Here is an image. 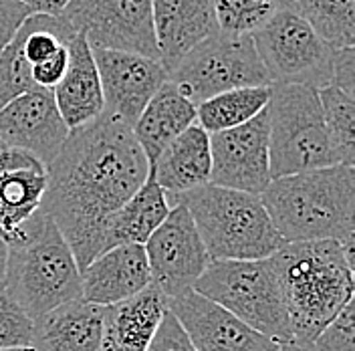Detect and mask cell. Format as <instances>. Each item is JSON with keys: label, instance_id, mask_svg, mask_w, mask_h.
<instances>
[{"label": "cell", "instance_id": "obj_1", "mask_svg": "<svg viewBox=\"0 0 355 351\" xmlns=\"http://www.w3.org/2000/svg\"><path fill=\"white\" fill-rule=\"evenodd\" d=\"M44 170L46 190L41 208L57 224L83 271L101 255L107 220L141 188L150 164L132 128L101 115L71 130Z\"/></svg>", "mask_w": 355, "mask_h": 351}, {"label": "cell", "instance_id": "obj_2", "mask_svg": "<svg viewBox=\"0 0 355 351\" xmlns=\"http://www.w3.org/2000/svg\"><path fill=\"white\" fill-rule=\"evenodd\" d=\"M261 200L285 242L335 241L354 259V168L329 166L277 178Z\"/></svg>", "mask_w": 355, "mask_h": 351}, {"label": "cell", "instance_id": "obj_3", "mask_svg": "<svg viewBox=\"0 0 355 351\" xmlns=\"http://www.w3.org/2000/svg\"><path fill=\"white\" fill-rule=\"evenodd\" d=\"M293 341L313 343L354 301L355 261L335 241L285 242L272 257Z\"/></svg>", "mask_w": 355, "mask_h": 351}, {"label": "cell", "instance_id": "obj_4", "mask_svg": "<svg viewBox=\"0 0 355 351\" xmlns=\"http://www.w3.org/2000/svg\"><path fill=\"white\" fill-rule=\"evenodd\" d=\"M2 291L35 321L81 299V271L53 219L39 208L8 239Z\"/></svg>", "mask_w": 355, "mask_h": 351}, {"label": "cell", "instance_id": "obj_5", "mask_svg": "<svg viewBox=\"0 0 355 351\" xmlns=\"http://www.w3.org/2000/svg\"><path fill=\"white\" fill-rule=\"evenodd\" d=\"M174 204L188 208L210 261H263L285 244L261 196L206 184Z\"/></svg>", "mask_w": 355, "mask_h": 351}, {"label": "cell", "instance_id": "obj_6", "mask_svg": "<svg viewBox=\"0 0 355 351\" xmlns=\"http://www.w3.org/2000/svg\"><path fill=\"white\" fill-rule=\"evenodd\" d=\"M266 111L272 180L339 166L325 130L317 89L270 85Z\"/></svg>", "mask_w": 355, "mask_h": 351}, {"label": "cell", "instance_id": "obj_7", "mask_svg": "<svg viewBox=\"0 0 355 351\" xmlns=\"http://www.w3.org/2000/svg\"><path fill=\"white\" fill-rule=\"evenodd\" d=\"M194 291L266 337L279 343L293 341L283 293L270 259L212 261L196 281Z\"/></svg>", "mask_w": 355, "mask_h": 351}, {"label": "cell", "instance_id": "obj_8", "mask_svg": "<svg viewBox=\"0 0 355 351\" xmlns=\"http://www.w3.org/2000/svg\"><path fill=\"white\" fill-rule=\"evenodd\" d=\"M166 75L194 105L230 89L270 87L252 37L220 31L190 49Z\"/></svg>", "mask_w": 355, "mask_h": 351}, {"label": "cell", "instance_id": "obj_9", "mask_svg": "<svg viewBox=\"0 0 355 351\" xmlns=\"http://www.w3.org/2000/svg\"><path fill=\"white\" fill-rule=\"evenodd\" d=\"M252 41L270 85H305L317 91L331 85L335 49L285 4L252 35Z\"/></svg>", "mask_w": 355, "mask_h": 351}, {"label": "cell", "instance_id": "obj_10", "mask_svg": "<svg viewBox=\"0 0 355 351\" xmlns=\"http://www.w3.org/2000/svg\"><path fill=\"white\" fill-rule=\"evenodd\" d=\"M91 49L137 53L159 61L152 0H71L61 12Z\"/></svg>", "mask_w": 355, "mask_h": 351}, {"label": "cell", "instance_id": "obj_11", "mask_svg": "<svg viewBox=\"0 0 355 351\" xmlns=\"http://www.w3.org/2000/svg\"><path fill=\"white\" fill-rule=\"evenodd\" d=\"M150 279L168 301L194 291V285L212 263L196 224L184 204H174L166 220L144 244Z\"/></svg>", "mask_w": 355, "mask_h": 351}, {"label": "cell", "instance_id": "obj_12", "mask_svg": "<svg viewBox=\"0 0 355 351\" xmlns=\"http://www.w3.org/2000/svg\"><path fill=\"white\" fill-rule=\"evenodd\" d=\"M210 184L261 196L272 182L268 157V111L239 128L210 135Z\"/></svg>", "mask_w": 355, "mask_h": 351}, {"label": "cell", "instance_id": "obj_13", "mask_svg": "<svg viewBox=\"0 0 355 351\" xmlns=\"http://www.w3.org/2000/svg\"><path fill=\"white\" fill-rule=\"evenodd\" d=\"M101 79L103 115L133 128L150 99L168 81L159 61L137 53L91 49Z\"/></svg>", "mask_w": 355, "mask_h": 351}, {"label": "cell", "instance_id": "obj_14", "mask_svg": "<svg viewBox=\"0 0 355 351\" xmlns=\"http://www.w3.org/2000/svg\"><path fill=\"white\" fill-rule=\"evenodd\" d=\"M168 309L196 351H277L281 345L196 291L170 299Z\"/></svg>", "mask_w": 355, "mask_h": 351}, {"label": "cell", "instance_id": "obj_15", "mask_svg": "<svg viewBox=\"0 0 355 351\" xmlns=\"http://www.w3.org/2000/svg\"><path fill=\"white\" fill-rule=\"evenodd\" d=\"M69 132L51 91L35 89L0 108V139L43 166L57 155Z\"/></svg>", "mask_w": 355, "mask_h": 351}, {"label": "cell", "instance_id": "obj_16", "mask_svg": "<svg viewBox=\"0 0 355 351\" xmlns=\"http://www.w3.org/2000/svg\"><path fill=\"white\" fill-rule=\"evenodd\" d=\"M150 285V264L141 244L113 246L81 271V299L97 307L128 301Z\"/></svg>", "mask_w": 355, "mask_h": 351}, {"label": "cell", "instance_id": "obj_17", "mask_svg": "<svg viewBox=\"0 0 355 351\" xmlns=\"http://www.w3.org/2000/svg\"><path fill=\"white\" fill-rule=\"evenodd\" d=\"M152 21L166 73L190 49L218 33L214 0H152Z\"/></svg>", "mask_w": 355, "mask_h": 351}, {"label": "cell", "instance_id": "obj_18", "mask_svg": "<svg viewBox=\"0 0 355 351\" xmlns=\"http://www.w3.org/2000/svg\"><path fill=\"white\" fill-rule=\"evenodd\" d=\"M46 170L17 148L0 152V237L8 241L43 204Z\"/></svg>", "mask_w": 355, "mask_h": 351}, {"label": "cell", "instance_id": "obj_19", "mask_svg": "<svg viewBox=\"0 0 355 351\" xmlns=\"http://www.w3.org/2000/svg\"><path fill=\"white\" fill-rule=\"evenodd\" d=\"M53 97L69 130L83 128L103 115L101 79L83 33H77L69 43L67 71L53 89Z\"/></svg>", "mask_w": 355, "mask_h": 351}, {"label": "cell", "instance_id": "obj_20", "mask_svg": "<svg viewBox=\"0 0 355 351\" xmlns=\"http://www.w3.org/2000/svg\"><path fill=\"white\" fill-rule=\"evenodd\" d=\"M166 311L168 299L152 285L128 301L103 307L101 351H146Z\"/></svg>", "mask_w": 355, "mask_h": 351}, {"label": "cell", "instance_id": "obj_21", "mask_svg": "<svg viewBox=\"0 0 355 351\" xmlns=\"http://www.w3.org/2000/svg\"><path fill=\"white\" fill-rule=\"evenodd\" d=\"M150 170L172 206L178 196L210 184V135L198 123L190 126L159 154Z\"/></svg>", "mask_w": 355, "mask_h": 351}, {"label": "cell", "instance_id": "obj_22", "mask_svg": "<svg viewBox=\"0 0 355 351\" xmlns=\"http://www.w3.org/2000/svg\"><path fill=\"white\" fill-rule=\"evenodd\" d=\"M103 307L69 301L33 321V351H101Z\"/></svg>", "mask_w": 355, "mask_h": 351}, {"label": "cell", "instance_id": "obj_23", "mask_svg": "<svg viewBox=\"0 0 355 351\" xmlns=\"http://www.w3.org/2000/svg\"><path fill=\"white\" fill-rule=\"evenodd\" d=\"M194 123L196 105L172 81H166L141 111L132 132L148 164L154 166L159 154Z\"/></svg>", "mask_w": 355, "mask_h": 351}, {"label": "cell", "instance_id": "obj_24", "mask_svg": "<svg viewBox=\"0 0 355 351\" xmlns=\"http://www.w3.org/2000/svg\"><path fill=\"white\" fill-rule=\"evenodd\" d=\"M170 208L172 206L166 192L157 186L150 170L141 188L107 220L101 237V252L121 244L144 246L154 234L155 228L166 220Z\"/></svg>", "mask_w": 355, "mask_h": 351}, {"label": "cell", "instance_id": "obj_25", "mask_svg": "<svg viewBox=\"0 0 355 351\" xmlns=\"http://www.w3.org/2000/svg\"><path fill=\"white\" fill-rule=\"evenodd\" d=\"M270 87H239L196 105V123L208 135L239 128L268 105Z\"/></svg>", "mask_w": 355, "mask_h": 351}, {"label": "cell", "instance_id": "obj_26", "mask_svg": "<svg viewBox=\"0 0 355 351\" xmlns=\"http://www.w3.org/2000/svg\"><path fill=\"white\" fill-rule=\"evenodd\" d=\"M283 4L309 22L333 49L354 46L355 0H283Z\"/></svg>", "mask_w": 355, "mask_h": 351}, {"label": "cell", "instance_id": "obj_27", "mask_svg": "<svg viewBox=\"0 0 355 351\" xmlns=\"http://www.w3.org/2000/svg\"><path fill=\"white\" fill-rule=\"evenodd\" d=\"M325 130L339 166L354 168L355 162V99L333 85L319 89Z\"/></svg>", "mask_w": 355, "mask_h": 351}, {"label": "cell", "instance_id": "obj_28", "mask_svg": "<svg viewBox=\"0 0 355 351\" xmlns=\"http://www.w3.org/2000/svg\"><path fill=\"white\" fill-rule=\"evenodd\" d=\"M283 0H214L218 31L224 35H254L279 10Z\"/></svg>", "mask_w": 355, "mask_h": 351}, {"label": "cell", "instance_id": "obj_29", "mask_svg": "<svg viewBox=\"0 0 355 351\" xmlns=\"http://www.w3.org/2000/svg\"><path fill=\"white\" fill-rule=\"evenodd\" d=\"M33 319L0 289V350L31 348Z\"/></svg>", "mask_w": 355, "mask_h": 351}, {"label": "cell", "instance_id": "obj_30", "mask_svg": "<svg viewBox=\"0 0 355 351\" xmlns=\"http://www.w3.org/2000/svg\"><path fill=\"white\" fill-rule=\"evenodd\" d=\"M354 335L355 307L354 301H349L315 337L313 348L317 351H355Z\"/></svg>", "mask_w": 355, "mask_h": 351}, {"label": "cell", "instance_id": "obj_31", "mask_svg": "<svg viewBox=\"0 0 355 351\" xmlns=\"http://www.w3.org/2000/svg\"><path fill=\"white\" fill-rule=\"evenodd\" d=\"M146 351H196L192 341L188 339L184 327L180 325L176 317L170 313V309L166 311V315L162 317V323L155 331L154 339L150 343V348Z\"/></svg>", "mask_w": 355, "mask_h": 351}, {"label": "cell", "instance_id": "obj_32", "mask_svg": "<svg viewBox=\"0 0 355 351\" xmlns=\"http://www.w3.org/2000/svg\"><path fill=\"white\" fill-rule=\"evenodd\" d=\"M67 63H69V44L59 49L55 55H51L49 59H44L43 63L35 65L31 69L33 75V83L39 89L51 91L57 87L63 79L67 71Z\"/></svg>", "mask_w": 355, "mask_h": 351}, {"label": "cell", "instance_id": "obj_33", "mask_svg": "<svg viewBox=\"0 0 355 351\" xmlns=\"http://www.w3.org/2000/svg\"><path fill=\"white\" fill-rule=\"evenodd\" d=\"M331 85L343 91L345 95H355V49H335L331 71Z\"/></svg>", "mask_w": 355, "mask_h": 351}, {"label": "cell", "instance_id": "obj_34", "mask_svg": "<svg viewBox=\"0 0 355 351\" xmlns=\"http://www.w3.org/2000/svg\"><path fill=\"white\" fill-rule=\"evenodd\" d=\"M31 15V8H26L21 0H0V53Z\"/></svg>", "mask_w": 355, "mask_h": 351}, {"label": "cell", "instance_id": "obj_35", "mask_svg": "<svg viewBox=\"0 0 355 351\" xmlns=\"http://www.w3.org/2000/svg\"><path fill=\"white\" fill-rule=\"evenodd\" d=\"M26 8H31L33 15H51L61 17L71 0H21Z\"/></svg>", "mask_w": 355, "mask_h": 351}, {"label": "cell", "instance_id": "obj_36", "mask_svg": "<svg viewBox=\"0 0 355 351\" xmlns=\"http://www.w3.org/2000/svg\"><path fill=\"white\" fill-rule=\"evenodd\" d=\"M277 351H317L313 348V343H297V341H285L279 345Z\"/></svg>", "mask_w": 355, "mask_h": 351}, {"label": "cell", "instance_id": "obj_37", "mask_svg": "<svg viewBox=\"0 0 355 351\" xmlns=\"http://www.w3.org/2000/svg\"><path fill=\"white\" fill-rule=\"evenodd\" d=\"M6 257H8V248H6V242L0 237V289L4 283V273H6Z\"/></svg>", "mask_w": 355, "mask_h": 351}, {"label": "cell", "instance_id": "obj_38", "mask_svg": "<svg viewBox=\"0 0 355 351\" xmlns=\"http://www.w3.org/2000/svg\"><path fill=\"white\" fill-rule=\"evenodd\" d=\"M0 351H33V348H8V350H0Z\"/></svg>", "mask_w": 355, "mask_h": 351}, {"label": "cell", "instance_id": "obj_39", "mask_svg": "<svg viewBox=\"0 0 355 351\" xmlns=\"http://www.w3.org/2000/svg\"><path fill=\"white\" fill-rule=\"evenodd\" d=\"M4 148H8V146H6V144H4V142H2V139H0V152H2V150H4Z\"/></svg>", "mask_w": 355, "mask_h": 351}]
</instances>
